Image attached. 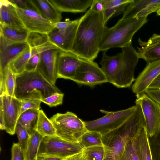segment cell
I'll return each instance as SVG.
<instances>
[{
	"mask_svg": "<svg viewBox=\"0 0 160 160\" xmlns=\"http://www.w3.org/2000/svg\"><path fill=\"white\" fill-rule=\"evenodd\" d=\"M105 26L102 12H95L89 9L79 18L71 52L82 59L94 61L100 52Z\"/></svg>",
	"mask_w": 160,
	"mask_h": 160,
	"instance_id": "cell-1",
	"label": "cell"
},
{
	"mask_svg": "<svg viewBox=\"0 0 160 160\" xmlns=\"http://www.w3.org/2000/svg\"><path fill=\"white\" fill-rule=\"evenodd\" d=\"M122 49V52L112 56L102 52L100 62L108 82L118 88L129 87L135 81L134 72L140 58L132 43Z\"/></svg>",
	"mask_w": 160,
	"mask_h": 160,
	"instance_id": "cell-2",
	"label": "cell"
},
{
	"mask_svg": "<svg viewBox=\"0 0 160 160\" xmlns=\"http://www.w3.org/2000/svg\"><path fill=\"white\" fill-rule=\"evenodd\" d=\"M56 93L62 92L37 70L24 71L16 76L14 97L21 101L41 99Z\"/></svg>",
	"mask_w": 160,
	"mask_h": 160,
	"instance_id": "cell-3",
	"label": "cell"
},
{
	"mask_svg": "<svg viewBox=\"0 0 160 160\" xmlns=\"http://www.w3.org/2000/svg\"><path fill=\"white\" fill-rule=\"evenodd\" d=\"M147 17L121 18L113 27L105 26L99 45L100 51L125 47L132 43L135 33L148 22Z\"/></svg>",
	"mask_w": 160,
	"mask_h": 160,
	"instance_id": "cell-4",
	"label": "cell"
},
{
	"mask_svg": "<svg viewBox=\"0 0 160 160\" xmlns=\"http://www.w3.org/2000/svg\"><path fill=\"white\" fill-rule=\"evenodd\" d=\"M50 119L56 129V135L68 142H79L87 131L84 121L71 112L57 113Z\"/></svg>",
	"mask_w": 160,
	"mask_h": 160,
	"instance_id": "cell-5",
	"label": "cell"
},
{
	"mask_svg": "<svg viewBox=\"0 0 160 160\" xmlns=\"http://www.w3.org/2000/svg\"><path fill=\"white\" fill-rule=\"evenodd\" d=\"M135 108L131 115L117 128L101 133L103 143L107 146L118 139L128 141L137 135L141 130L146 127L144 117L139 105L136 104Z\"/></svg>",
	"mask_w": 160,
	"mask_h": 160,
	"instance_id": "cell-6",
	"label": "cell"
},
{
	"mask_svg": "<svg viewBox=\"0 0 160 160\" xmlns=\"http://www.w3.org/2000/svg\"><path fill=\"white\" fill-rule=\"evenodd\" d=\"M80 143L72 142L54 135L44 137L40 146L38 157H68L82 151Z\"/></svg>",
	"mask_w": 160,
	"mask_h": 160,
	"instance_id": "cell-7",
	"label": "cell"
},
{
	"mask_svg": "<svg viewBox=\"0 0 160 160\" xmlns=\"http://www.w3.org/2000/svg\"><path fill=\"white\" fill-rule=\"evenodd\" d=\"M0 128L13 135L20 114L21 101L15 97L3 94L0 95Z\"/></svg>",
	"mask_w": 160,
	"mask_h": 160,
	"instance_id": "cell-8",
	"label": "cell"
},
{
	"mask_svg": "<svg viewBox=\"0 0 160 160\" xmlns=\"http://www.w3.org/2000/svg\"><path fill=\"white\" fill-rule=\"evenodd\" d=\"M135 105L128 108L117 111H108L101 110L105 115L97 119L84 121L88 131L103 133L117 128L132 113Z\"/></svg>",
	"mask_w": 160,
	"mask_h": 160,
	"instance_id": "cell-9",
	"label": "cell"
},
{
	"mask_svg": "<svg viewBox=\"0 0 160 160\" xmlns=\"http://www.w3.org/2000/svg\"><path fill=\"white\" fill-rule=\"evenodd\" d=\"M135 103L142 109L149 137L155 135L160 131V104L145 93L137 97Z\"/></svg>",
	"mask_w": 160,
	"mask_h": 160,
	"instance_id": "cell-10",
	"label": "cell"
},
{
	"mask_svg": "<svg viewBox=\"0 0 160 160\" xmlns=\"http://www.w3.org/2000/svg\"><path fill=\"white\" fill-rule=\"evenodd\" d=\"M72 81L78 84L91 87L108 82L105 74L96 62L82 59Z\"/></svg>",
	"mask_w": 160,
	"mask_h": 160,
	"instance_id": "cell-11",
	"label": "cell"
},
{
	"mask_svg": "<svg viewBox=\"0 0 160 160\" xmlns=\"http://www.w3.org/2000/svg\"><path fill=\"white\" fill-rule=\"evenodd\" d=\"M60 50L57 47L50 42H48L40 52V59L36 69L54 85H55L58 79L57 62Z\"/></svg>",
	"mask_w": 160,
	"mask_h": 160,
	"instance_id": "cell-12",
	"label": "cell"
},
{
	"mask_svg": "<svg viewBox=\"0 0 160 160\" xmlns=\"http://www.w3.org/2000/svg\"><path fill=\"white\" fill-rule=\"evenodd\" d=\"M17 12L25 27L29 32L48 34L54 28V24L37 10L23 9L16 7Z\"/></svg>",
	"mask_w": 160,
	"mask_h": 160,
	"instance_id": "cell-13",
	"label": "cell"
},
{
	"mask_svg": "<svg viewBox=\"0 0 160 160\" xmlns=\"http://www.w3.org/2000/svg\"><path fill=\"white\" fill-rule=\"evenodd\" d=\"M29 47L26 42H13L0 34V72H3L12 61Z\"/></svg>",
	"mask_w": 160,
	"mask_h": 160,
	"instance_id": "cell-14",
	"label": "cell"
},
{
	"mask_svg": "<svg viewBox=\"0 0 160 160\" xmlns=\"http://www.w3.org/2000/svg\"><path fill=\"white\" fill-rule=\"evenodd\" d=\"M81 60V58L71 52L60 50L57 62V78L72 80Z\"/></svg>",
	"mask_w": 160,
	"mask_h": 160,
	"instance_id": "cell-15",
	"label": "cell"
},
{
	"mask_svg": "<svg viewBox=\"0 0 160 160\" xmlns=\"http://www.w3.org/2000/svg\"><path fill=\"white\" fill-rule=\"evenodd\" d=\"M79 18L69 27L63 30L54 28L48 34L50 42L60 50L71 52L75 39Z\"/></svg>",
	"mask_w": 160,
	"mask_h": 160,
	"instance_id": "cell-16",
	"label": "cell"
},
{
	"mask_svg": "<svg viewBox=\"0 0 160 160\" xmlns=\"http://www.w3.org/2000/svg\"><path fill=\"white\" fill-rule=\"evenodd\" d=\"M160 74V60L147 63L131 87L137 97L145 93L149 85Z\"/></svg>",
	"mask_w": 160,
	"mask_h": 160,
	"instance_id": "cell-17",
	"label": "cell"
},
{
	"mask_svg": "<svg viewBox=\"0 0 160 160\" xmlns=\"http://www.w3.org/2000/svg\"><path fill=\"white\" fill-rule=\"evenodd\" d=\"M140 48L137 51L140 58L147 63L160 60V35L154 34L147 42L139 39Z\"/></svg>",
	"mask_w": 160,
	"mask_h": 160,
	"instance_id": "cell-18",
	"label": "cell"
},
{
	"mask_svg": "<svg viewBox=\"0 0 160 160\" xmlns=\"http://www.w3.org/2000/svg\"><path fill=\"white\" fill-rule=\"evenodd\" d=\"M0 24L12 27L25 28L16 7L9 0H0Z\"/></svg>",
	"mask_w": 160,
	"mask_h": 160,
	"instance_id": "cell-19",
	"label": "cell"
},
{
	"mask_svg": "<svg viewBox=\"0 0 160 160\" xmlns=\"http://www.w3.org/2000/svg\"><path fill=\"white\" fill-rule=\"evenodd\" d=\"M61 12L80 13L86 11L91 7L93 0H49Z\"/></svg>",
	"mask_w": 160,
	"mask_h": 160,
	"instance_id": "cell-20",
	"label": "cell"
},
{
	"mask_svg": "<svg viewBox=\"0 0 160 160\" xmlns=\"http://www.w3.org/2000/svg\"><path fill=\"white\" fill-rule=\"evenodd\" d=\"M37 11L47 19L54 24L61 22V13L49 0H32Z\"/></svg>",
	"mask_w": 160,
	"mask_h": 160,
	"instance_id": "cell-21",
	"label": "cell"
},
{
	"mask_svg": "<svg viewBox=\"0 0 160 160\" xmlns=\"http://www.w3.org/2000/svg\"><path fill=\"white\" fill-rule=\"evenodd\" d=\"M136 149L139 160H153L148 137L146 127L138 133L136 141Z\"/></svg>",
	"mask_w": 160,
	"mask_h": 160,
	"instance_id": "cell-22",
	"label": "cell"
},
{
	"mask_svg": "<svg viewBox=\"0 0 160 160\" xmlns=\"http://www.w3.org/2000/svg\"><path fill=\"white\" fill-rule=\"evenodd\" d=\"M16 76L8 66L0 72V95L6 94L14 97Z\"/></svg>",
	"mask_w": 160,
	"mask_h": 160,
	"instance_id": "cell-23",
	"label": "cell"
},
{
	"mask_svg": "<svg viewBox=\"0 0 160 160\" xmlns=\"http://www.w3.org/2000/svg\"><path fill=\"white\" fill-rule=\"evenodd\" d=\"M39 47H29L12 61L8 66L17 75L25 71V66L28 61L33 55L40 53Z\"/></svg>",
	"mask_w": 160,
	"mask_h": 160,
	"instance_id": "cell-24",
	"label": "cell"
},
{
	"mask_svg": "<svg viewBox=\"0 0 160 160\" xmlns=\"http://www.w3.org/2000/svg\"><path fill=\"white\" fill-rule=\"evenodd\" d=\"M43 138L36 131L30 135L26 148L22 152L23 160H37L39 148Z\"/></svg>",
	"mask_w": 160,
	"mask_h": 160,
	"instance_id": "cell-25",
	"label": "cell"
},
{
	"mask_svg": "<svg viewBox=\"0 0 160 160\" xmlns=\"http://www.w3.org/2000/svg\"><path fill=\"white\" fill-rule=\"evenodd\" d=\"M0 34L14 42H24L29 32L25 28L12 27L0 24Z\"/></svg>",
	"mask_w": 160,
	"mask_h": 160,
	"instance_id": "cell-26",
	"label": "cell"
},
{
	"mask_svg": "<svg viewBox=\"0 0 160 160\" xmlns=\"http://www.w3.org/2000/svg\"><path fill=\"white\" fill-rule=\"evenodd\" d=\"M39 110L28 109L22 113L19 116L17 123L23 126L30 135L36 131Z\"/></svg>",
	"mask_w": 160,
	"mask_h": 160,
	"instance_id": "cell-27",
	"label": "cell"
},
{
	"mask_svg": "<svg viewBox=\"0 0 160 160\" xmlns=\"http://www.w3.org/2000/svg\"><path fill=\"white\" fill-rule=\"evenodd\" d=\"M36 131L43 137L56 135V129L43 111L40 110Z\"/></svg>",
	"mask_w": 160,
	"mask_h": 160,
	"instance_id": "cell-28",
	"label": "cell"
},
{
	"mask_svg": "<svg viewBox=\"0 0 160 160\" xmlns=\"http://www.w3.org/2000/svg\"><path fill=\"white\" fill-rule=\"evenodd\" d=\"M160 1V0H133L132 2L128 4L123 12L122 18L125 19L134 18L148 5Z\"/></svg>",
	"mask_w": 160,
	"mask_h": 160,
	"instance_id": "cell-29",
	"label": "cell"
},
{
	"mask_svg": "<svg viewBox=\"0 0 160 160\" xmlns=\"http://www.w3.org/2000/svg\"><path fill=\"white\" fill-rule=\"evenodd\" d=\"M79 143L83 149L91 146L104 145L100 133L88 130L81 137Z\"/></svg>",
	"mask_w": 160,
	"mask_h": 160,
	"instance_id": "cell-30",
	"label": "cell"
},
{
	"mask_svg": "<svg viewBox=\"0 0 160 160\" xmlns=\"http://www.w3.org/2000/svg\"><path fill=\"white\" fill-rule=\"evenodd\" d=\"M107 151V147L104 145L85 148L82 151L86 160H104Z\"/></svg>",
	"mask_w": 160,
	"mask_h": 160,
	"instance_id": "cell-31",
	"label": "cell"
},
{
	"mask_svg": "<svg viewBox=\"0 0 160 160\" xmlns=\"http://www.w3.org/2000/svg\"><path fill=\"white\" fill-rule=\"evenodd\" d=\"M138 135L127 142L118 160H139L137 154L136 145Z\"/></svg>",
	"mask_w": 160,
	"mask_h": 160,
	"instance_id": "cell-32",
	"label": "cell"
},
{
	"mask_svg": "<svg viewBox=\"0 0 160 160\" xmlns=\"http://www.w3.org/2000/svg\"><path fill=\"white\" fill-rule=\"evenodd\" d=\"M49 41L48 34L34 32H29L26 41L30 48L38 47Z\"/></svg>",
	"mask_w": 160,
	"mask_h": 160,
	"instance_id": "cell-33",
	"label": "cell"
},
{
	"mask_svg": "<svg viewBox=\"0 0 160 160\" xmlns=\"http://www.w3.org/2000/svg\"><path fill=\"white\" fill-rule=\"evenodd\" d=\"M15 133L18 139V143L23 152L26 148L30 135L23 126L18 123L16 126Z\"/></svg>",
	"mask_w": 160,
	"mask_h": 160,
	"instance_id": "cell-34",
	"label": "cell"
},
{
	"mask_svg": "<svg viewBox=\"0 0 160 160\" xmlns=\"http://www.w3.org/2000/svg\"><path fill=\"white\" fill-rule=\"evenodd\" d=\"M153 160H160V131L155 135L149 137Z\"/></svg>",
	"mask_w": 160,
	"mask_h": 160,
	"instance_id": "cell-35",
	"label": "cell"
},
{
	"mask_svg": "<svg viewBox=\"0 0 160 160\" xmlns=\"http://www.w3.org/2000/svg\"><path fill=\"white\" fill-rule=\"evenodd\" d=\"M129 4L113 6L105 9L103 12V21L105 25L112 17L123 13Z\"/></svg>",
	"mask_w": 160,
	"mask_h": 160,
	"instance_id": "cell-36",
	"label": "cell"
},
{
	"mask_svg": "<svg viewBox=\"0 0 160 160\" xmlns=\"http://www.w3.org/2000/svg\"><path fill=\"white\" fill-rule=\"evenodd\" d=\"M64 95L62 92L56 93L41 100L50 107H55L62 104Z\"/></svg>",
	"mask_w": 160,
	"mask_h": 160,
	"instance_id": "cell-37",
	"label": "cell"
},
{
	"mask_svg": "<svg viewBox=\"0 0 160 160\" xmlns=\"http://www.w3.org/2000/svg\"><path fill=\"white\" fill-rule=\"evenodd\" d=\"M41 99H31L21 101V105L20 114L22 112L30 109L39 110Z\"/></svg>",
	"mask_w": 160,
	"mask_h": 160,
	"instance_id": "cell-38",
	"label": "cell"
},
{
	"mask_svg": "<svg viewBox=\"0 0 160 160\" xmlns=\"http://www.w3.org/2000/svg\"><path fill=\"white\" fill-rule=\"evenodd\" d=\"M160 9V1L148 5L138 12L134 17L141 18L147 17L150 14L157 12Z\"/></svg>",
	"mask_w": 160,
	"mask_h": 160,
	"instance_id": "cell-39",
	"label": "cell"
},
{
	"mask_svg": "<svg viewBox=\"0 0 160 160\" xmlns=\"http://www.w3.org/2000/svg\"><path fill=\"white\" fill-rule=\"evenodd\" d=\"M9 1L18 8L37 10L32 0H10Z\"/></svg>",
	"mask_w": 160,
	"mask_h": 160,
	"instance_id": "cell-40",
	"label": "cell"
},
{
	"mask_svg": "<svg viewBox=\"0 0 160 160\" xmlns=\"http://www.w3.org/2000/svg\"><path fill=\"white\" fill-rule=\"evenodd\" d=\"M40 59V53L32 55L27 62L25 68V71H33L36 70Z\"/></svg>",
	"mask_w": 160,
	"mask_h": 160,
	"instance_id": "cell-41",
	"label": "cell"
},
{
	"mask_svg": "<svg viewBox=\"0 0 160 160\" xmlns=\"http://www.w3.org/2000/svg\"><path fill=\"white\" fill-rule=\"evenodd\" d=\"M22 151L18 143H13L11 148V160H22Z\"/></svg>",
	"mask_w": 160,
	"mask_h": 160,
	"instance_id": "cell-42",
	"label": "cell"
},
{
	"mask_svg": "<svg viewBox=\"0 0 160 160\" xmlns=\"http://www.w3.org/2000/svg\"><path fill=\"white\" fill-rule=\"evenodd\" d=\"M89 9L95 12H103L106 9L105 0H93Z\"/></svg>",
	"mask_w": 160,
	"mask_h": 160,
	"instance_id": "cell-43",
	"label": "cell"
},
{
	"mask_svg": "<svg viewBox=\"0 0 160 160\" xmlns=\"http://www.w3.org/2000/svg\"><path fill=\"white\" fill-rule=\"evenodd\" d=\"M145 93L160 104V89H148Z\"/></svg>",
	"mask_w": 160,
	"mask_h": 160,
	"instance_id": "cell-44",
	"label": "cell"
},
{
	"mask_svg": "<svg viewBox=\"0 0 160 160\" xmlns=\"http://www.w3.org/2000/svg\"><path fill=\"white\" fill-rule=\"evenodd\" d=\"M76 20L65 22H60L54 24L55 28L59 30H63L66 29L75 21Z\"/></svg>",
	"mask_w": 160,
	"mask_h": 160,
	"instance_id": "cell-45",
	"label": "cell"
},
{
	"mask_svg": "<svg viewBox=\"0 0 160 160\" xmlns=\"http://www.w3.org/2000/svg\"><path fill=\"white\" fill-rule=\"evenodd\" d=\"M65 160H86L82 151L65 158Z\"/></svg>",
	"mask_w": 160,
	"mask_h": 160,
	"instance_id": "cell-46",
	"label": "cell"
},
{
	"mask_svg": "<svg viewBox=\"0 0 160 160\" xmlns=\"http://www.w3.org/2000/svg\"><path fill=\"white\" fill-rule=\"evenodd\" d=\"M148 89H160V74L149 85Z\"/></svg>",
	"mask_w": 160,
	"mask_h": 160,
	"instance_id": "cell-47",
	"label": "cell"
},
{
	"mask_svg": "<svg viewBox=\"0 0 160 160\" xmlns=\"http://www.w3.org/2000/svg\"><path fill=\"white\" fill-rule=\"evenodd\" d=\"M65 158L53 156L38 157L37 160H65Z\"/></svg>",
	"mask_w": 160,
	"mask_h": 160,
	"instance_id": "cell-48",
	"label": "cell"
},
{
	"mask_svg": "<svg viewBox=\"0 0 160 160\" xmlns=\"http://www.w3.org/2000/svg\"><path fill=\"white\" fill-rule=\"evenodd\" d=\"M104 160H117L115 158L107 151L106 157Z\"/></svg>",
	"mask_w": 160,
	"mask_h": 160,
	"instance_id": "cell-49",
	"label": "cell"
},
{
	"mask_svg": "<svg viewBox=\"0 0 160 160\" xmlns=\"http://www.w3.org/2000/svg\"><path fill=\"white\" fill-rule=\"evenodd\" d=\"M157 13L158 15H160V9L157 12Z\"/></svg>",
	"mask_w": 160,
	"mask_h": 160,
	"instance_id": "cell-50",
	"label": "cell"
}]
</instances>
